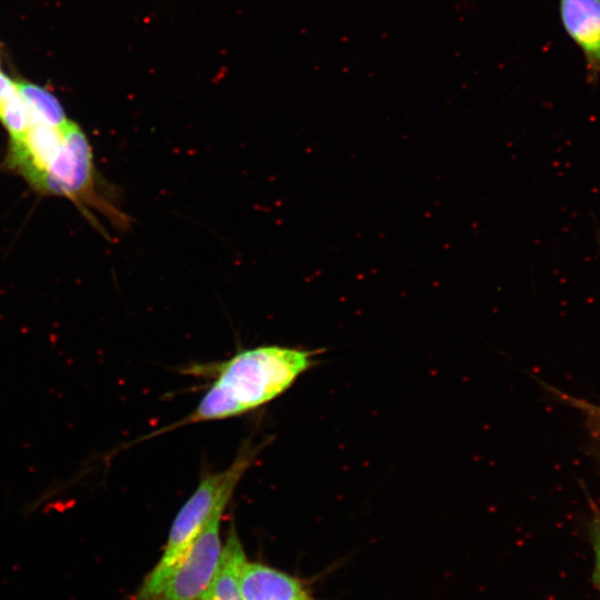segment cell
Returning <instances> with one entry per match:
<instances>
[{"mask_svg": "<svg viewBox=\"0 0 600 600\" xmlns=\"http://www.w3.org/2000/svg\"><path fill=\"white\" fill-rule=\"evenodd\" d=\"M319 353L321 350L281 346L241 350L214 366V380L193 411L152 436L254 410L287 391L317 363Z\"/></svg>", "mask_w": 600, "mask_h": 600, "instance_id": "6da1fadb", "label": "cell"}, {"mask_svg": "<svg viewBox=\"0 0 600 600\" xmlns=\"http://www.w3.org/2000/svg\"><path fill=\"white\" fill-rule=\"evenodd\" d=\"M258 451L257 447L246 444L227 469L200 480L193 493L178 511L159 562L143 580L132 600L156 599L171 571L208 522L214 516L222 514Z\"/></svg>", "mask_w": 600, "mask_h": 600, "instance_id": "7a4b0ae2", "label": "cell"}, {"mask_svg": "<svg viewBox=\"0 0 600 600\" xmlns=\"http://www.w3.org/2000/svg\"><path fill=\"white\" fill-rule=\"evenodd\" d=\"M222 514L214 516L169 574L154 600H197L211 583L222 554Z\"/></svg>", "mask_w": 600, "mask_h": 600, "instance_id": "3957f363", "label": "cell"}, {"mask_svg": "<svg viewBox=\"0 0 600 600\" xmlns=\"http://www.w3.org/2000/svg\"><path fill=\"white\" fill-rule=\"evenodd\" d=\"M563 30L580 49L589 83L600 82V0H558Z\"/></svg>", "mask_w": 600, "mask_h": 600, "instance_id": "277c9868", "label": "cell"}, {"mask_svg": "<svg viewBox=\"0 0 600 600\" xmlns=\"http://www.w3.org/2000/svg\"><path fill=\"white\" fill-rule=\"evenodd\" d=\"M239 584L243 600H310L299 579L259 562L243 563Z\"/></svg>", "mask_w": 600, "mask_h": 600, "instance_id": "5b68a950", "label": "cell"}, {"mask_svg": "<svg viewBox=\"0 0 600 600\" xmlns=\"http://www.w3.org/2000/svg\"><path fill=\"white\" fill-rule=\"evenodd\" d=\"M247 561L244 550L234 530H231L223 543L218 570L207 588L197 600H243L239 577Z\"/></svg>", "mask_w": 600, "mask_h": 600, "instance_id": "8992f818", "label": "cell"}, {"mask_svg": "<svg viewBox=\"0 0 600 600\" xmlns=\"http://www.w3.org/2000/svg\"><path fill=\"white\" fill-rule=\"evenodd\" d=\"M18 92L32 119L64 124L69 119L58 99L47 89L28 81H16Z\"/></svg>", "mask_w": 600, "mask_h": 600, "instance_id": "52a82bcc", "label": "cell"}, {"mask_svg": "<svg viewBox=\"0 0 600 600\" xmlns=\"http://www.w3.org/2000/svg\"><path fill=\"white\" fill-rule=\"evenodd\" d=\"M561 400L567 401L570 406L582 412L587 419V423L597 434H600V406L587 402L582 399L558 392Z\"/></svg>", "mask_w": 600, "mask_h": 600, "instance_id": "ba28073f", "label": "cell"}, {"mask_svg": "<svg viewBox=\"0 0 600 600\" xmlns=\"http://www.w3.org/2000/svg\"><path fill=\"white\" fill-rule=\"evenodd\" d=\"M589 537L594 554L593 582L600 593V512H596L589 524Z\"/></svg>", "mask_w": 600, "mask_h": 600, "instance_id": "9c48e42d", "label": "cell"}, {"mask_svg": "<svg viewBox=\"0 0 600 600\" xmlns=\"http://www.w3.org/2000/svg\"><path fill=\"white\" fill-rule=\"evenodd\" d=\"M17 90L16 81L0 71V100L10 96Z\"/></svg>", "mask_w": 600, "mask_h": 600, "instance_id": "30bf717a", "label": "cell"}]
</instances>
